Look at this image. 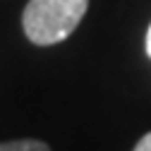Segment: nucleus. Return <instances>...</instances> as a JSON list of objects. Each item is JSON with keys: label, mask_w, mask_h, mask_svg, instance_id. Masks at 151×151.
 I'll list each match as a JSON object with an SVG mask.
<instances>
[{"label": "nucleus", "mask_w": 151, "mask_h": 151, "mask_svg": "<svg viewBox=\"0 0 151 151\" xmlns=\"http://www.w3.org/2000/svg\"><path fill=\"white\" fill-rule=\"evenodd\" d=\"M134 151H151V132H146V134H144V137L137 142Z\"/></svg>", "instance_id": "3"}, {"label": "nucleus", "mask_w": 151, "mask_h": 151, "mask_svg": "<svg viewBox=\"0 0 151 151\" xmlns=\"http://www.w3.org/2000/svg\"><path fill=\"white\" fill-rule=\"evenodd\" d=\"M0 151H50V146L39 139H17L0 144Z\"/></svg>", "instance_id": "2"}, {"label": "nucleus", "mask_w": 151, "mask_h": 151, "mask_svg": "<svg viewBox=\"0 0 151 151\" xmlns=\"http://www.w3.org/2000/svg\"><path fill=\"white\" fill-rule=\"evenodd\" d=\"M89 0H29L22 14L27 39L36 46L65 41L79 27Z\"/></svg>", "instance_id": "1"}, {"label": "nucleus", "mask_w": 151, "mask_h": 151, "mask_svg": "<svg viewBox=\"0 0 151 151\" xmlns=\"http://www.w3.org/2000/svg\"><path fill=\"white\" fill-rule=\"evenodd\" d=\"M146 55L151 58V27H149V31H146Z\"/></svg>", "instance_id": "4"}]
</instances>
